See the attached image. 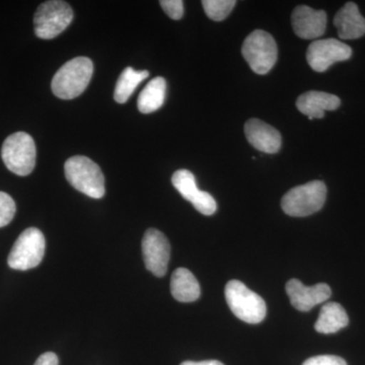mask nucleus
Listing matches in <instances>:
<instances>
[{"instance_id":"nucleus-1","label":"nucleus","mask_w":365,"mask_h":365,"mask_svg":"<svg viewBox=\"0 0 365 365\" xmlns=\"http://www.w3.org/2000/svg\"><path fill=\"white\" fill-rule=\"evenodd\" d=\"M93 64L86 57L67 61L52 79V91L62 100L78 98L88 88L93 76Z\"/></svg>"},{"instance_id":"nucleus-2","label":"nucleus","mask_w":365,"mask_h":365,"mask_svg":"<svg viewBox=\"0 0 365 365\" xmlns=\"http://www.w3.org/2000/svg\"><path fill=\"white\" fill-rule=\"evenodd\" d=\"M64 172L73 188L93 199L104 197L105 177L100 167L91 158L76 155L66 160Z\"/></svg>"},{"instance_id":"nucleus-3","label":"nucleus","mask_w":365,"mask_h":365,"mask_svg":"<svg viewBox=\"0 0 365 365\" xmlns=\"http://www.w3.org/2000/svg\"><path fill=\"white\" fill-rule=\"evenodd\" d=\"M225 299L232 314L246 323H261L267 314L265 300L240 280H230L227 283Z\"/></svg>"},{"instance_id":"nucleus-4","label":"nucleus","mask_w":365,"mask_h":365,"mask_svg":"<svg viewBox=\"0 0 365 365\" xmlns=\"http://www.w3.org/2000/svg\"><path fill=\"white\" fill-rule=\"evenodd\" d=\"M325 182L313 181L292 188L283 196L281 207L287 215L304 217L318 212L326 202Z\"/></svg>"},{"instance_id":"nucleus-5","label":"nucleus","mask_w":365,"mask_h":365,"mask_svg":"<svg viewBox=\"0 0 365 365\" xmlns=\"http://www.w3.org/2000/svg\"><path fill=\"white\" fill-rule=\"evenodd\" d=\"M1 157L7 169L18 176H28L35 169V141L26 132H16L7 137L1 148Z\"/></svg>"},{"instance_id":"nucleus-6","label":"nucleus","mask_w":365,"mask_h":365,"mask_svg":"<svg viewBox=\"0 0 365 365\" xmlns=\"http://www.w3.org/2000/svg\"><path fill=\"white\" fill-rule=\"evenodd\" d=\"M72 20L73 11L67 2L46 1L38 7L34 18L36 36L40 39H54L66 30Z\"/></svg>"},{"instance_id":"nucleus-7","label":"nucleus","mask_w":365,"mask_h":365,"mask_svg":"<svg viewBox=\"0 0 365 365\" xmlns=\"http://www.w3.org/2000/svg\"><path fill=\"white\" fill-rule=\"evenodd\" d=\"M45 247V237L40 230L30 227L24 230L9 253V267L21 271L37 267L44 257Z\"/></svg>"},{"instance_id":"nucleus-8","label":"nucleus","mask_w":365,"mask_h":365,"mask_svg":"<svg viewBox=\"0 0 365 365\" xmlns=\"http://www.w3.org/2000/svg\"><path fill=\"white\" fill-rule=\"evenodd\" d=\"M242 54L252 71L257 74L268 73L277 60V45L270 34L256 30L250 34L242 47Z\"/></svg>"},{"instance_id":"nucleus-9","label":"nucleus","mask_w":365,"mask_h":365,"mask_svg":"<svg viewBox=\"0 0 365 365\" xmlns=\"http://www.w3.org/2000/svg\"><path fill=\"white\" fill-rule=\"evenodd\" d=\"M352 56V49L336 39L317 40L307 48V59L317 72H324L334 63L345 61Z\"/></svg>"},{"instance_id":"nucleus-10","label":"nucleus","mask_w":365,"mask_h":365,"mask_svg":"<svg viewBox=\"0 0 365 365\" xmlns=\"http://www.w3.org/2000/svg\"><path fill=\"white\" fill-rule=\"evenodd\" d=\"M144 264L158 277L165 275L169 266L170 246L167 237L155 228L146 230L143 240Z\"/></svg>"},{"instance_id":"nucleus-11","label":"nucleus","mask_w":365,"mask_h":365,"mask_svg":"<svg viewBox=\"0 0 365 365\" xmlns=\"http://www.w3.org/2000/svg\"><path fill=\"white\" fill-rule=\"evenodd\" d=\"M172 182L175 188L186 200L204 215H212L217 209L215 198L198 189L195 176L188 170H179L173 175Z\"/></svg>"},{"instance_id":"nucleus-12","label":"nucleus","mask_w":365,"mask_h":365,"mask_svg":"<svg viewBox=\"0 0 365 365\" xmlns=\"http://www.w3.org/2000/svg\"><path fill=\"white\" fill-rule=\"evenodd\" d=\"M287 294L292 307L300 312H309L330 299L332 290L326 283L306 287L299 280L292 279L287 282Z\"/></svg>"},{"instance_id":"nucleus-13","label":"nucleus","mask_w":365,"mask_h":365,"mask_svg":"<svg viewBox=\"0 0 365 365\" xmlns=\"http://www.w3.org/2000/svg\"><path fill=\"white\" fill-rule=\"evenodd\" d=\"M292 23L294 33L302 39H317L326 32L327 14L307 6H297L292 13Z\"/></svg>"},{"instance_id":"nucleus-14","label":"nucleus","mask_w":365,"mask_h":365,"mask_svg":"<svg viewBox=\"0 0 365 365\" xmlns=\"http://www.w3.org/2000/svg\"><path fill=\"white\" fill-rule=\"evenodd\" d=\"M247 139L256 150L265 153H276L280 150L282 138L280 132L259 119H250L245 125Z\"/></svg>"},{"instance_id":"nucleus-15","label":"nucleus","mask_w":365,"mask_h":365,"mask_svg":"<svg viewBox=\"0 0 365 365\" xmlns=\"http://www.w3.org/2000/svg\"><path fill=\"white\" fill-rule=\"evenodd\" d=\"M341 105L337 96L324 91H307L297 98V107L300 113L309 117V120L322 119L326 111H334Z\"/></svg>"},{"instance_id":"nucleus-16","label":"nucleus","mask_w":365,"mask_h":365,"mask_svg":"<svg viewBox=\"0 0 365 365\" xmlns=\"http://www.w3.org/2000/svg\"><path fill=\"white\" fill-rule=\"evenodd\" d=\"M334 25L337 28L341 39H359L365 35V19L354 2H347L336 14Z\"/></svg>"},{"instance_id":"nucleus-17","label":"nucleus","mask_w":365,"mask_h":365,"mask_svg":"<svg viewBox=\"0 0 365 365\" xmlns=\"http://www.w3.org/2000/svg\"><path fill=\"white\" fill-rule=\"evenodd\" d=\"M170 292L178 302H192L200 297L201 289L191 271L186 268H178L170 279Z\"/></svg>"},{"instance_id":"nucleus-18","label":"nucleus","mask_w":365,"mask_h":365,"mask_svg":"<svg viewBox=\"0 0 365 365\" xmlns=\"http://www.w3.org/2000/svg\"><path fill=\"white\" fill-rule=\"evenodd\" d=\"M349 324V318L344 307L338 302H328L322 307L319 319L314 324L317 332L333 334L345 328Z\"/></svg>"},{"instance_id":"nucleus-19","label":"nucleus","mask_w":365,"mask_h":365,"mask_svg":"<svg viewBox=\"0 0 365 365\" xmlns=\"http://www.w3.org/2000/svg\"><path fill=\"white\" fill-rule=\"evenodd\" d=\"M167 81L163 78L151 79L139 95L137 100V107L143 114L158 111L165 103Z\"/></svg>"},{"instance_id":"nucleus-20","label":"nucleus","mask_w":365,"mask_h":365,"mask_svg":"<svg viewBox=\"0 0 365 365\" xmlns=\"http://www.w3.org/2000/svg\"><path fill=\"white\" fill-rule=\"evenodd\" d=\"M148 71H137L132 67H127L122 72L121 76L118 78L116 88L114 91V98L119 104H124L132 93L136 90L139 83H143L144 79L148 78Z\"/></svg>"},{"instance_id":"nucleus-21","label":"nucleus","mask_w":365,"mask_h":365,"mask_svg":"<svg viewBox=\"0 0 365 365\" xmlns=\"http://www.w3.org/2000/svg\"><path fill=\"white\" fill-rule=\"evenodd\" d=\"M237 4L235 0H203L204 11L209 19L222 21L227 19Z\"/></svg>"},{"instance_id":"nucleus-22","label":"nucleus","mask_w":365,"mask_h":365,"mask_svg":"<svg viewBox=\"0 0 365 365\" xmlns=\"http://www.w3.org/2000/svg\"><path fill=\"white\" fill-rule=\"evenodd\" d=\"M16 203L9 194L0 191V227H6L16 215Z\"/></svg>"},{"instance_id":"nucleus-23","label":"nucleus","mask_w":365,"mask_h":365,"mask_svg":"<svg viewBox=\"0 0 365 365\" xmlns=\"http://www.w3.org/2000/svg\"><path fill=\"white\" fill-rule=\"evenodd\" d=\"M160 4L165 13L173 20L182 19L184 14V2L182 0H162Z\"/></svg>"},{"instance_id":"nucleus-24","label":"nucleus","mask_w":365,"mask_h":365,"mask_svg":"<svg viewBox=\"0 0 365 365\" xmlns=\"http://www.w3.org/2000/svg\"><path fill=\"white\" fill-rule=\"evenodd\" d=\"M302 365H347L344 359L335 355H319L306 360Z\"/></svg>"},{"instance_id":"nucleus-25","label":"nucleus","mask_w":365,"mask_h":365,"mask_svg":"<svg viewBox=\"0 0 365 365\" xmlns=\"http://www.w3.org/2000/svg\"><path fill=\"white\" fill-rule=\"evenodd\" d=\"M34 365H58V357L55 353L46 352L41 355Z\"/></svg>"},{"instance_id":"nucleus-26","label":"nucleus","mask_w":365,"mask_h":365,"mask_svg":"<svg viewBox=\"0 0 365 365\" xmlns=\"http://www.w3.org/2000/svg\"><path fill=\"white\" fill-rule=\"evenodd\" d=\"M181 365H225L218 360H204V361H184Z\"/></svg>"}]
</instances>
